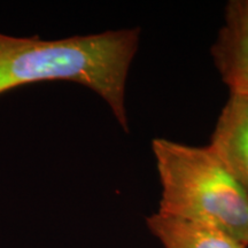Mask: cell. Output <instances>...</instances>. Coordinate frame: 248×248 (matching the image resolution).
Masks as SVG:
<instances>
[{
  "label": "cell",
  "instance_id": "cell-5",
  "mask_svg": "<svg viewBox=\"0 0 248 248\" xmlns=\"http://www.w3.org/2000/svg\"><path fill=\"white\" fill-rule=\"evenodd\" d=\"M147 226L164 248H247L224 232L159 212Z\"/></svg>",
  "mask_w": 248,
  "mask_h": 248
},
{
  "label": "cell",
  "instance_id": "cell-3",
  "mask_svg": "<svg viewBox=\"0 0 248 248\" xmlns=\"http://www.w3.org/2000/svg\"><path fill=\"white\" fill-rule=\"evenodd\" d=\"M208 146L248 193V95L231 93Z\"/></svg>",
  "mask_w": 248,
  "mask_h": 248
},
{
  "label": "cell",
  "instance_id": "cell-4",
  "mask_svg": "<svg viewBox=\"0 0 248 248\" xmlns=\"http://www.w3.org/2000/svg\"><path fill=\"white\" fill-rule=\"evenodd\" d=\"M212 52L228 85L248 69V0H233L226 6L225 24Z\"/></svg>",
  "mask_w": 248,
  "mask_h": 248
},
{
  "label": "cell",
  "instance_id": "cell-1",
  "mask_svg": "<svg viewBox=\"0 0 248 248\" xmlns=\"http://www.w3.org/2000/svg\"><path fill=\"white\" fill-rule=\"evenodd\" d=\"M138 44V29L55 40L0 33V94L31 83L75 82L100 95L126 130L125 82Z\"/></svg>",
  "mask_w": 248,
  "mask_h": 248
},
{
  "label": "cell",
  "instance_id": "cell-6",
  "mask_svg": "<svg viewBox=\"0 0 248 248\" xmlns=\"http://www.w3.org/2000/svg\"><path fill=\"white\" fill-rule=\"evenodd\" d=\"M231 93H241L248 95V69L229 85Z\"/></svg>",
  "mask_w": 248,
  "mask_h": 248
},
{
  "label": "cell",
  "instance_id": "cell-2",
  "mask_svg": "<svg viewBox=\"0 0 248 248\" xmlns=\"http://www.w3.org/2000/svg\"><path fill=\"white\" fill-rule=\"evenodd\" d=\"M160 176L159 213L224 232L248 247V193L209 146L152 141Z\"/></svg>",
  "mask_w": 248,
  "mask_h": 248
}]
</instances>
